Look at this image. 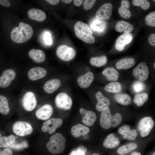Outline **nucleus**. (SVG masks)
<instances>
[{"label":"nucleus","mask_w":155,"mask_h":155,"mask_svg":"<svg viewBox=\"0 0 155 155\" xmlns=\"http://www.w3.org/2000/svg\"><path fill=\"white\" fill-rule=\"evenodd\" d=\"M33 34V29L30 25L21 22L18 26L15 27L12 30L11 37L15 42L23 43L30 40Z\"/></svg>","instance_id":"f257e3e1"},{"label":"nucleus","mask_w":155,"mask_h":155,"mask_svg":"<svg viewBox=\"0 0 155 155\" xmlns=\"http://www.w3.org/2000/svg\"><path fill=\"white\" fill-rule=\"evenodd\" d=\"M122 117L121 114L117 113L112 115L109 107L101 112L100 119L101 127L105 129H108L111 127H116L121 122Z\"/></svg>","instance_id":"f03ea898"},{"label":"nucleus","mask_w":155,"mask_h":155,"mask_svg":"<svg viewBox=\"0 0 155 155\" xmlns=\"http://www.w3.org/2000/svg\"><path fill=\"white\" fill-rule=\"evenodd\" d=\"M74 30L77 37L83 42L89 44L95 42L92 31L87 24L82 21H78L74 25Z\"/></svg>","instance_id":"7ed1b4c3"},{"label":"nucleus","mask_w":155,"mask_h":155,"mask_svg":"<svg viewBox=\"0 0 155 155\" xmlns=\"http://www.w3.org/2000/svg\"><path fill=\"white\" fill-rule=\"evenodd\" d=\"M65 139L59 133H56L49 138V141L46 144V147L49 151L53 154L61 153L65 146Z\"/></svg>","instance_id":"20e7f679"},{"label":"nucleus","mask_w":155,"mask_h":155,"mask_svg":"<svg viewBox=\"0 0 155 155\" xmlns=\"http://www.w3.org/2000/svg\"><path fill=\"white\" fill-rule=\"evenodd\" d=\"M57 57L65 61H69L75 57L76 53L73 48L66 45H61L57 48L56 51Z\"/></svg>","instance_id":"39448f33"},{"label":"nucleus","mask_w":155,"mask_h":155,"mask_svg":"<svg viewBox=\"0 0 155 155\" xmlns=\"http://www.w3.org/2000/svg\"><path fill=\"white\" fill-rule=\"evenodd\" d=\"M12 130L14 133L19 136H24L31 134L33 131L32 125L29 123L19 121L13 125Z\"/></svg>","instance_id":"423d86ee"},{"label":"nucleus","mask_w":155,"mask_h":155,"mask_svg":"<svg viewBox=\"0 0 155 155\" xmlns=\"http://www.w3.org/2000/svg\"><path fill=\"white\" fill-rule=\"evenodd\" d=\"M55 103L57 108L69 110L72 106V100L71 97L66 93L62 92L57 95L55 99Z\"/></svg>","instance_id":"0eeeda50"},{"label":"nucleus","mask_w":155,"mask_h":155,"mask_svg":"<svg viewBox=\"0 0 155 155\" xmlns=\"http://www.w3.org/2000/svg\"><path fill=\"white\" fill-rule=\"evenodd\" d=\"M154 125V121L150 117H146L142 119L138 125V129L141 136L144 137L147 136Z\"/></svg>","instance_id":"6e6552de"},{"label":"nucleus","mask_w":155,"mask_h":155,"mask_svg":"<svg viewBox=\"0 0 155 155\" xmlns=\"http://www.w3.org/2000/svg\"><path fill=\"white\" fill-rule=\"evenodd\" d=\"M37 101L34 93L32 91H28L24 94L22 100V104L25 110L30 111L36 107Z\"/></svg>","instance_id":"1a4fd4ad"},{"label":"nucleus","mask_w":155,"mask_h":155,"mask_svg":"<svg viewBox=\"0 0 155 155\" xmlns=\"http://www.w3.org/2000/svg\"><path fill=\"white\" fill-rule=\"evenodd\" d=\"M63 122L62 120L60 118L51 119L43 123L41 130L43 132L48 131L49 134H52L62 125Z\"/></svg>","instance_id":"9d476101"},{"label":"nucleus","mask_w":155,"mask_h":155,"mask_svg":"<svg viewBox=\"0 0 155 155\" xmlns=\"http://www.w3.org/2000/svg\"><path fill=\"white\" fill-rule=\"evenodd\" d=\"M149 73V69L145 62L139 63L133 69V75L134 77L141 81L146 80Z\"/></svg>","instance_id":"9b49d317"},{"label":"nucleus","mask_w":155,"mask_h":155,"mask_svg":"<svg viewBox=\"0 0 155 155\" xmlns=\"http://www.w3.org/2000/svg\"><path fill=\"white\" fill-rule=\"evenodd\" d=\"M16 73L13 69L4 70L0 76V87L5 88L9 86L15 78Z\"/></svg>","instance_id":"f8f14e48"},{"label":"nucleus","mask_w":155,"mask_h":155,"mask_svg":"<svg viewBox=\"0 0 155 155\" xmlns=\"http://www.w3.org/2000/svg\"><path fill=\"white\" fill-rule=\"evenodd\" d=\"M113 5L110 3H105L96 11L95 17L98 20H108L111 17L113 11Z\"/></svg>","instance_id":"ddd939ff"},{"label":"nucleus","mask_w":155,"mask_h":155,"mask_svg":"<svg viewBox=\"0 0 155 155\" xmlns=\"http://www.w3.org/2000/svg\"><path fill=\"white\" fill-rule=\"evenodd\" d=\"M52 106L49 104H45L38 109L36 111L35 115L39 119L45 120L49 119L53 112Z\"/></svg>","instance_id":"4468645a"},{"label":"nucleus","mask_w":155,"mask_h":155,"mask_svg":"<svg viewBox=\"0 0 155 155\" xmlns=\"http://www.w3.org/2000/svg\"><path fill=\"white\" fill-rule=\"evenodd\" d=\"M80 113L83 116V122L88 126L93 125L96 120L97 117L94 112L81 108L79 110Z\"/></svg>","instance_id":"2eb2a0df"},{"label":"nucleus","mask_w":155,"mask_h":155,"mask_svg":"<svg viewBox=\"0 0 155 155\" xmlns=\"http://www.w3.org/2000/svg\"><path fill=\"white\" fill-rule=\"evenodd\" d=\"M47 72L44 68L36 67L30 69L28 72V76L32 81H36L44 77L46 75Z\"/></svg>","instance_id":"dca6fc26"},{"label":"nucleus","mask_w":155,"mask_h":155,"mask_svg":"<svg viewBox=\"0 0 155 155\" xmlns=\"http://www.w3.org/2000/svg\"><path fill=\"white\" fill-rule=\"evenodd\" d=\"M97 100L96 105V110L99 112H102L107 108L110 105L109 100L104 96L100 91L97 92L95 95Z\"/></svg>","instance_id":"f3484780"},{"label":"nucleus","mask_w":155,"mask_h":155,"mask_svg":"<svg viewBox=\"0 0 155 155\" xmlns=\"http://www.w3.org/2000/svg\"><path fill=\"white\" fill-rule=\"evenodd\" d=\"M94 78L93 73L91 71H88L78 77L77 79V82L80 88H86L90 85Z\"/></svg>","instance_id":"a211bd4d"},{"label":"nucleus","mask_w":155,"mask_h":155,"mask_svg":"<svg viewBox=\"0 0 155 155\" xmlns=\"http://www.w3.org/2000/svg\"><path fill=\"white\" fill-rule=\"evenodd\" d=\"M133 38V35L131 33L124 34L121 35L118 38L116 41L115 48L119 51H123L125 45L130 42Z\"/></svg>","instance_id":"6ab92c4d"},{"label":"nucleus","mask_w":155,"mask_h":155,"mask_svg":"<svg viewBox=\"0 0 155 155\" xmlns=\"http://www.w3.org/2000/svg\"><path fill=\"white\" fill-rule=\"evenodd\" d=\"M118 131L120 134L123 135L124 139H127L131 141L135 140L137 135L135 129L131 130L129 126L126 125L121 127L118 129Z\"/></svg>","instance_id":"aec40b11"},{"label":"nucleus","mask_w":155,"mask_h":155,"mask_svg":"<svg viewBox=\"0 0 155 155\" xmlns=\"http://www.w3.org/2000/svg\"><path fill=\"white\" fill-rule=\"evenodd\" d=\"M61 82L59 79L54 78L46 82L43 86L44 91L49 94L52 93L55 91L60 86Z\"/></svg>","instance_id":"412c9836"},{"label":"nucleus","mask_w":155,"mask_h":155,"mask_svg":"<svg viewBox=\"0 0 155 155\" xmlns=\"http://www.w3.org/2000/svg\"><path fill=\"white\" fill-rule=\"evenodd\" d=\"M90 131L88 127L80 123L73 126L70 131L71 135L75 137H78L87 134Z\"/></svg>","instance_id":"4be33fe9"},{"label":"nucleus","mask_w":155,"mask_h":155,"mask_svg":"<svg viewBox=\"0 0 155 155\" xmlns=\"http://www.w3.org/2000/svg\"><path fill=\"white\" fill-rule=\"evenodd\" d=\"M28 15L30 19L39 22L44 21L46 18L44 12L40 9L33 8L28 10Z\"/></svg>","instance_id":"5701e85b"},{"label":"nucleus","mask_w":155,"mask_h":155,"mask_svg":"<svg viewBox=\"0 0 155 155\" xmlns=\"http://www.w3.org/2000/svg\"><path fill=\"white\" fill-rule=\"evenodd\" d=\"M115 28L117 32H123L124 34L130 33L133 29V27L132 24L122 20H119L117 22Z\"/></svg>","instance_id":"b1692460"},{"label":"nucleus","mask_w":155,"mask_h":155,"mask_svg":"<svg viewBox=\"0 0 155 155\" xmlns=\"http://www.w3.org/2000/svg\"><path fill=\"white\" fill-rule=\"evenodd\" d=\"M130 5V3L128 1L121 0V5L118 10L119 14L121 17L127 19L131 17V12L129 9Z\"/></svg>","instance_id":"393cba45"},{"label":"nucleus","mask_w":155,"mask_h":155,"mask_svg":"<svg viewBox=\"0 0 155 155\" xmlns=\"http://www.w3.org/2000/svg\"><path fill=\"white\" fill-rule=\"evenodd\" d=\"M102 73L108 80L111 82L117 81L119 76V73L118 71L113 67H108L105 68L102 71Z\"/></svg>","instance_id":"a878e982"},{"label":"nucleus","mask_w":155,"mask_h":155,"mask_svg":"<svg viewBox=\"0 0 155 155\" xmlns=\"http://www.w3.org/2000/svg\"><path fill=\"white\" fill-rule=\"evenodd\" d=\"M135 63V61L134 58H125L119 60L116 64V67L119 70L127 69L133 67Z\"/></svg>","instance_id":"bb28decb"},{"label":"nucleus","mask_w":155,"mask_h":155,"mask_svg":"<svg viewBox=\"0 0 155 155\" xmlns=\"http://www.w3.org/2000/svg\"><path fill=\"white\" fill-rule=\"evenodd\" d=\"M120 143L119 139L114 133H111L107 135L103 141V145L105 148H113L118 146Z\"/></svg>","instance_id":"cd10ccee"},{"label":"nucleus","mask_w":155,"mask_h":155,"mask_svg":"<svg viewBox=\"0 0 155 155\" xmlns=\"http://www.w3.org/2000/svg\"><path fill=\"white\" fill-rule=\"evenodd\" d=\"M30 57L34 61L37 63L43 62L45 59V55L41 50L32 49L28 53Z\"/></svg>","instance_id":"c85d7f7f"},{"label":"nucleus","mask_w":155,"mask_h":155,"mask_svg":"<svg viewBox=\"0 0 155 155\" xmlns=\"http://www.w3.org/2000/svg\"><path fill=\"white\" fill-rule=\"evenodd\" d=\"M107 61L106 57L102 55L100 57H93L89 60L90 65L92 66L100 67L105 65Z\"/></svg>","instance_id":"c756f323"},{"label":"nucleus","mask_w":155,"mask_h":155,"mask_svg":"<svg viewBox=\"0 0 155 155\" xmlns=\"http://www.w3.org/2000/svg\"><path fill=\"white\" fill-rule=\"evenodd\" d=\"M106 24L104 21L96 19L92 22L90 28L94 31L98 32H103L106 28Z\"/></svg>","instance_id":"7c9ffc66"},{"label":"nucleus","mask_w":155,"mask_h":155,"mask_svg":"<svg viewBox=\"0 0 155 155\" xmlns=\"http://www.w3.org/2000/svg\"><path fill=\"white\" fill-rule=\"evenodd\" d=\"M122 89L121 84L118 82H111L107 84L104 88V89L106 92L115 93H119Z\"/></svg>","instance_id":"2f4dec72"},{"label":"nucleus","mask_w":155,"mask_h":155,"mask_svg":"<svg viewBox=\"0 0 155 155\" xmlns=\"http://www.w3.org/2000/svg\"><path fill=\"white\" fill-rule=\"evenodd\" d=\"M137 147V145L136 143H129L119 148L117 150V152L119 155H124L130 152Z\"/></svg>","instance_id":"473e14b6"},{"label":"nucleus","mask_w":155,"mask_h":155,"mask_svg":"<svg viewBox=\"0 0 155 155\" xmlns=\"http://www.w3.org/2000/svg\"><path fill=\"white\" fill-rule=\"evenodd\" d=\"M114 97L117 102L124 105L129 104L132 101L131 97L127 94H116Z\"/></svg>","instance_id":"72a5a7b5"},{"label":"nucleus","mask_w":155,"mask_h":155,"mask_svg":"<svg viewBox=\"0 0 155 155\" xmlns=\"http://www.w3.org/2000/svg\"><path fill=\"white\" fill-rule=\"evenodd\" d=\"M16 137L13 135L0 137V148L9 147L15 142Z\"/></svg>","instance_id":"f704fd0d"},{"label":"nucleus","mask_w":155,"mask_h":155,"mask_svg":"<svg viewBox=\"0 0 155 155\" xmlns=\"http://www.w3.org/2000/svg\"><path fill=\"white\" fill-rule=\"evenodd\" d=\"M10 109L8 100L4 96L0 95V113L7 115L9 112Z\"/></svg>","instance_id":"c9c22d12"},{"label":"nucleus","mask_w":155,"mask_h":155,"mask_svg":"<svg viewBox=\"0 0 155 155\" xmlns=\"http://www.w3.org/2000/svg\"><path fill=\"white\" fill-rule=\"evenodd\" d=\"M148 96L146 93L138 94L134 96L133 99V102L138 106H142L148 100Z\"/></svg>","instance_id":"e433bc0d"},{"label":"nucleus","mask_w":155,"mask_h":155,"mask_svg":"<svg viewBox=\"0 0 155 155\" xmlns=\"http://www.w3.org/2000/svg\"><path fill=\"white\" fill-rule=\"evenodd\" d=\"M146 24L150 27H155V11L149 13L147 15L145 19Z\"/></svg>","instance_id":"4c0bfd02"},{"label":"nucleus","mask_w":155,"mask_h":155,"mask_svg":"<svg viewBox=\"0 0 155 155\" xmlns=\"http://www.w3.org/2000/svg\"><path fill=\"white\" fill-rule=\"evenodd\" d=\"M132 4L134 6L141 7L144 10H148L150 5L149 2L146 0H133Z\"/></svg>","instance_id":"58836bf2"},{"label":"nucleus","mask_w":155,"mask_h":155,"mask_svg":"<svg viewBox=\"0 0 155 155\" xmlns=\"http://www.w3.org/2000/svg\"><path fill=\"white\" fill-rule=\"evenodd\" d=\"M28 147V142L26 141H23L20 143L14 142L9 147L15 150H20L26 148Z\"/></svg>","instance_id":"ea45409f"},{"label":"nucleus","mask_w":155,"mask_h":155,"mask_svg":"<svg viewBox=\"0 0 155 155\" xmlns=\"http://www.w3.org/2000/svg\"><path fill=\"white\" fill-rule=\"evenodd\" d=\"M133 88L135 92L137 93L144 90L145 88V86L142 82L136 81L133 83Z\"/></svg>","instance_id":"a19ab883"},{"label":"nucleus","mask_w":155,"mask_h":155,"mask_svg":"<svg viewBox=\"0 0 155 155\" xmlns=\"http://www.w3.org/2000/svg\"><path fill=\"white\" fill-rule=\"evenodd\" d=\"M87 151V148L81 145L78 146L76 150L72 151L69 155H85Z\"/></svg>","instance_id":"79ce46f5"},{"label":"nucleus","mask_w":155,"mask_h":155,"mask_svg":"<svg viewBox=\"0 0 155 155\" xmlns=\"http://www.w3.org/2000/svg\"><path fill=\"white\" fill-rule=\"evenodd\" d=\"M96 1L95 0H84L83 5V8L86 10L90 9L93 7Z\"/></svg>","instance_id":"37998d69"},{"label":"nucleus","mask_w":155,"mask_h":155,"mask_svg":"<svg viewBox=\"0 0 155 155\" xmlns=\"http://www.w3.org/2000/svg\"><path fill=\"white\" fill-rule=\"evenodd\" d=\"M44 39L45 44L50 45L52 44V40L50 33L48 32H46L44 36Z\"/></svg>","instance_id":"c03bdc74"},{"label":"nucleus","mask_w":155,"mask_h":155,"mask_svg":"<svg viewBox=\"0 0 155 155\" xmlns=\"http://www.w3.org/2000/svg\"><path fill=\"white\" fill-rule=\"evenodd\" d=\"M12 151L9 148H6L1 150L0 149V155H12Z\"/></svg>","instance_id":"a18cd8bd"},{"label":"nucleus","mask_w":155,"mask_h":155,"mask_svg":"<svg viewBox=\"0 0 155 155\" xmlns=\"http://www.w3.org/2000/svg\"><path fill=\"white\" fill-rule=\"evenodd\" d=\"M148 40L150 44L152 46H155V34H151L148 37Z\"/></svg>","instance_id":"49530a36"},{"label":"nucleus","mask_w":155,"mask_h":155,"mask_svg":"<svg viewBox=\"0 0 155 155\" xmlns=\"http://www.w3.org/2000/svg\"><path fill=\"white\" fill-rule=\"evenodd\" d=\"M0 4L6 7H9L11 5L9 1L5 0H0Z\"/></svg>","instance_id":"de8ad7c7"},{"label":"nucleus","mask_w":155,"mask_h":155,"mask_svg":"<svg viewBox=\"0 0 155 155\" xmlns=\"http://www.w3.org/2000/svg\"><path fill=\"white\" fill-rule=\"evenodd\" d=\"M45 1L48 3L49 4L53 5L57 4L60 1L59 0H46Z\"/></svg>","instance_id":"09e8293b"},{"label":"nucleus","mask_w":155,"mask_h":155,"mask_svg":"<svg viewBox=\"0 0 155 155\" xmlns=\"http://www.w3.org/2000/svg\"><path fill=\"white\" fill-rule=\"evenodd\" d=\"M83 1V0H74L73 1L74 5L78 7L81 5Z\"/></svg>","instance_id":"8fccbe9b"},{"label":"nucleus","mask_w":155,"mask_h":155,"mask_svg":"<svg viewBox=\"0 0 155 155\" xmlns=\"http://www.w3.org/2000/svg\"><path fill=\"white\" fill-rule=\"evenodd\" d=\"M61 1L65 3H70L72 1L71 0H62Z\"/></svg>","instance_id":"3c124183"},{"label":"nucleus","mask_w":155,"mask_h":155,"mask_svg":"<svg viewBox=\"0 0 155 155\" xmlns=\"http://www.w3.org/2000/svg\"><path fill=\"white\" fill-rule=\"evenodd\" d=\"M130 155H141V154L139 152H134L132 153Z\"/></svg>","instance_id":"603ef678"},{"label":"nucleus","mask_w":155,"mask_h":155,"mask_svg":"<svg viewBox=\"0 0 155 155\" xmlns=\"http://www.w3.org/2000/svg\"><path fill=\"white\" fill-rule=\"evenodd\" d=\"M88 137L89 136L88 134L83 135V137L84 139H87L88 138Z\"/></svg>","instance_id":"864d4df0"},{"label":"nucleus","mask_w":155,"mask_h":155,"mask_svg":"<svg viewBox=\"0 0 155 155\" xmlns=\"http://www.w3.org/2000/svg\"><path fill=\"white\" fill-rule=\"evenodd\" d=\"M91 155H100L97 153H94L92 154Z\"/></svg>","instance_id":"5fc2aeb1"},{"label":"nucleus","mask_w":155,"mask_h":155,"mask_svg":"<svg viewBox=\"0 0 155 155\" xmlns=\"http://www.w3.org/2000/svg\"><path fill=\"white\" fill-rule=\"evenodd\" d=\"M155 62L154 63V68L155 69Z\"/></svg>","instance_id":"6e6d98bb"},{"label":"nucleus","mask_w":155,"mask_h":155,"mask_svg":"<svg viewBox=\"0 0 155 155\" xmlns=\"http://www.w3.org/2000/svg\"><path fill=\"white\" fill-rule=\"evenodd\" d=\"M153 155H155V152L154 153Z\"/></svg>","instance_id":"4d7b16f0"},{"label":"nucleus","mask_w":155,"mask_h":155,"mask_svg":"<svg viewBox=\"0 0 155 155\" xmlns=\"http://www.w3.org/2000/svg\"><path fill=\"white\" fill-rule=\"evenodd\" d=\"M1 136V134L0 133V137Z\"/></svg>","instance_id":"13d9d810"}]
</instances>
